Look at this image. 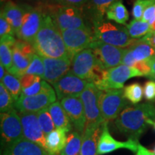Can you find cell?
Instances as JSON below:
<instances>
[{
  "label": "cell",
  "instance_id": "obj_30",
  "mask_svg": "<svg viewBox=\"0 0 155 155\" xmlns=\"http://www.w3.org/2000/svg\"><path fill=\"white\" fill-rule=\"evenodd\" d=\"M127 29L129 35L133 39H138L145 36L152 30L150 25L148 22H143L134 19L129 24L127 25Z\"/></svg>",
  "mask_w": 155,
  "mask_h": 155
},
{
  "label": "cell",
  "instance_id": "obj_10",
  "mask_svg": "<svg viewBox=\"0 0 155 155\" xmlns=\"http://www.w3.org/2000/svg\"><path fill=\"white\" fill-rule=\"evenodd\" d=\"M61 34L72 58L79 52L88 49L92 42L96 40L93 28L68 29L61 32Z\"/></svg>",
  "mask_w": 155,
  "mask_h": 155
},
{
  "label": "cell",
  "instance_id": "obj_36",
  "mask_svg": "<svg viewBox=\"0 0 155 155\" xmlns=\"http://www.w3.org/2000/svg\"><path fill=\"white\" fill-rule=\"evenodd\" d=\"M154 5H155V0H136L132 9L134 18L137 20H140L142 18L144 12L149 7Z\"/></svg>",
  "mask_w": 155,
  "mask_h": 155
},
{
  "label": "cell",
  "instance_id": "obj_47",
  "mask_svg": "<svg viewBox=\"0 0 155 155\" xmlns=\"http://www.w3.org/2000/svg\"><path fill=\"white\" fill-rule=\"evenodd\" d=\"M6 73H5V68L2 64H0V79L1 81L4 78V77L5 76Z\"/></svg>",
  "mask_w": 155,
  "mask_h": 155
},
{
  "label": "cell",
  "instance_id": "obj_3",
  "mask_svg": "<svg viewBox=\"0 0 155 155\" xmlns=\"http://www.w3.org/2000/svg\"><path fill=\"white\" fill-rule=\"evenodd\" d=\"M93 30L96 40L118 48L130 47L137 41V39L131 38L127 28L105 19L94 23Z\"/></svg>",
  "mask_w": 155,
  "mask_h": 155
},
{
  "label": "cell",
  "instance_id": "obj_35",
  "mask_svg": "<svg viewBox=\"0 0 155 155\" xmlns=\"http://www.w3.org/2000/svg\"><path fill=\"white\" fill-rule=\"evenodd\" d=\"M26 73L38 75L42 79H43L45 74V65L42 57L38 54H35L30 62Z\"/></svg>",
  "mask_w": 155,
  "mask_h": 155
},
{
  "label": "cell",
  "instance_id": "obj_38",
  "mask_svg": "<svg viewBox=\"0 0 155 155\" xmlns=\"http://www.w3.org/2000/svg\"><path fill=\"white\" fill-rule=\"evenodd\" d=\"M144 96L146 100L149 101L155 100V81H149L145 83Z\"/></svg>",
  "mask_w": 155,
  "mask_h": 155
},
{
  "label": "cell",
  "instance_id": "obj_42",
  "mask_svg": "<svg viewBox=\"0 0 155 155\" xmlns=\"http://www.w3.org/2000/svg\"><path fill=\"white\" fill-rule=\"evenodd\" d=\"M139 40L145 43H147L150 45L155 48V31L152 30L151 32L143 37L142 38L139 39Z\"/></svg>",
  "mask_w": 155,
  "mask_h": 155
},
{
  "label": "cell",
  "instance_id": "obj_50",
  "mask_svg": "<svg viewBox=\"0 0 155 155\" xmlns=\"http://www.w3.org/2000/svg\"><path fill=\"white\" fill-rule=\"evenodd\" d=\"M153 127H154V130H155V123L154 124V125H153Z\"/></svg>",
  "mask_w": 155,
  "mask_h": 155
},
{
  "label": "cell",
  "instance_id": "obj_9",
  "mask_svg": "<svg viewBox=\"0 0 155 155\" xmlns=\"http://www.w3.org/2000/svg\"><path fill=\"white\" fill-rule=\"evenodd\" d=\"M1 144L3 148L19 139L24 138L22 121L15 108L0 114Z\"/></svg>",
  "mask_w": 155,
  "mask_h": 155
},
{
  "label": "cell",
  "instance_id": "obj_4",
  "mask_svg": "<svg viewBox=\"0 0 155 155\" xmlns=\"http://www.w3.org/2000/svg\"><path fill=\"white\" fill-rule=\"evenodd\" d=\"M104 71L93 50L88 48L73 56L70 71L76 76L96 84L101 78Z\"/></svg>",
  "mask_w": 155,
  "mask_h": 155
},
{
  "label": "cell",
  "instance_id": "obj_49",
  "mask_svg": "<svg viewBox=\"0 0 155 155\" xmlns=\"http://www.w3.org/2000/svg\"><path fill=\"white\" fill-rule=\"evenodd\" d=\"M153 152H154V154L155 155V147H154V151H153Z\"/></svg>",
  "mask_w": 155,
  "mask_h": 155
},
{
  "label": "cell",
  "instance_id": "obj_48",
  "mask_svg": "<svg viewBox=\"0 0 155 155\" xmlns=\"http://www.w3.org/2000/svg\"><path fill=\"white\" fill-rule=\"evenodd\" d=\"M6 1H7V0H1V3H3V2H5Z\"/></svg>",
  "mask_w": 155,
  "mask_h": 155
},
{
  "label": "cell",
  "instance_id": "obj_41",
  "mask_svg": "<svg viewBox=\"0 0 155 155\" xmlns=\"http://www.w3.org/2000/svg\"><path fill=\"white\" fill-rule=\"evenodd\" d=\"M155 16V5L150 6L144 12L141 21L145 22H149L153 17Z\"/></svg>",
  "mask_w": 155,
  "mask_h": 155
},
{
  "label": "cell",
  "instance_id": "obj_12",
  "mask_svg": "<svg viewBox=\"0 0 155 155\" xmlns=\"http://www.w3.org/2000/svg\"><path fill=\"white\" fill-rule=\"evenodd\" d=\"M56 101V94L53 88L32 96H21L15 101V108L18 113H37Z\"/></svg>",
  "mask_w": 155,
  "mask_h": 155
},
{
  "label": "cell",
  "instance_id": "obj_8",
  "mask_svg": "<svg viewBox=\"0 0 155 155\" xmlns=\"http://www.w3.org/2000/svg\"><path fill=\"white\" fill-rule=\"evenodd\" d=\"M99 104L103 119L105 122H108L116 119L129 103L124 96V90L111 89L101 91Z\"/></svg>",
  "mask_w": 155,
  "mask_h": 155
},
{
  "label": "cell",
  "instance_id": "obj_11",
  "mask_svg": "<svg viewBox=\"0 0 155 155\" xmlns=\"http://www.w3.org/2000/svg\"><path fill=\"white\" fill-rule=\"evenodd\" d=\"M25 14L22 25L16 36L19 40L32 44L35 38L41 28L44 14L40 9H35L29 5H23Z\"/></svg>",
  "mask_w": 155,
  "mask_h": 155
},
{
  "label": "cell",
  "instance_id": "obj_19",
  "mask_svg": "<svg viewBox=\"0 0 155 155\" xmlns=\"http://www.w3.org/2000/svg\"><path fill=\"white\" fill-rule=\"evenodd\" d=\"M2 155H49L38 144L22 138L4 148Z\"/></svg>",
  "mask_w": 155,
  "mask_h": 155
},
{
  "label": "cell",
  "instance_id": "obj_24",
  "mask_svg": "<svg viewBox=\"0 0 155 155\" xmlns=\"http://www.w3.org/2000/svg\"><path fill=\"white\" fill-rule=\"evenodd\" d=\"M50 114L53 120L55 128H61L69 132L73 129L71 121L59 101H55L49 107Z\"/></svg>",
  "mask_w": 155,
  "mask_h": 155
},
{
  "label": "cell",
  "instance_id": "obj_1",
  "mask_svg": "<svg viewBox=\"0 0 155 155\" xmlns=\"http://www.w3.org/2000/svg\"><path fill=\"white\" fill-rule=\"evenodd\" d=\"M155 123V106L151 103L126 107L115 119L120 133L131 139H139L147 129Z\"/></svg>",
  "mask_w": 155,
  "mask_h": 155
},
{
  "label": "cell",
  "instance_id": "obj_46",
  "mask_svg": "<svg viewBox=\"0 0 155 155\" xmlns=\"http://www.w3.org/2000/svg\"><path fill=\"white\" fill-rule=\"evenodd\" d=\"M49 3L53 4V5H58V6H63L65 5V2H64L63 0H46Z\"/></svg>",
  "mask_w": 155,
  "mask_h": 155
},
{
  "label": "cell",
  "instance_id": "obj_28",
  "mask_svg": "<svg viewBox=\"0 0 155 155\" xmlns=\"http://www.w3.org/2000/svg\"><path fill=\"white\" fill-rule=\"evenodd\" d=\"M82 146V137L75 131L68 135L67 142L61 155H80Z\"/></svg>",
  "mask_w": 155,
  "mask_h": 155
},
{
  "label": "cell",
  "instance_id": "obj_25",
  "mask_svg": "<svg viewBox=\"0 0 155 155\" xmlns=\"http://www.w3.org/2000/svg\"><path fill=\"white\" fill-rule=\"evenodd\" d=\"M12 57H13V66L10 70L9 73L20 78L22 75L26 73L30 62L32 58H31L19 50L14 45L12 48Z\"/></svg>",
  "mask_w": 155,
  "mask_h": 155
},
{
  "label": "cell",
  "instance_id": "obj_7",
  "mask_svg": "<svg viewBox=\"0 0 155 155\" xmlns=\"http://www.w3.org/2000/svg\"><path fill=\"white\" fill-rule=\"evenodd\" d=\"M101 91L93 83H88L81 94L86 115V128H96L101 127L104 121L101 112L99 98ZM85 128V129H86Z\"/></svg>",
  "mask_w": 155,
  "mask_h": 155
},
{
  "label": "cell",
  "instance_id": "obj_22",
  "mask_svg": "<svg viewBox=\"0 0 155 155\" xmlns=\"http://www.w3.org/2000/svg\"><path fill=\"white\" fill-rule=\"evenodd\" d=\"M102 126L96 128H86L84 129L82 134V146L80 155H97V147L102 132Z\"/></svg>",
  "mask_w": 155,
  "mask_h": 155
},
{
  "label": "cell",
  "instance_id": "obj_15",
  "mask_svg": "<svg viewBox=\"0 0 155 155\" xmlns=\"http://www.w3.org/2000/svg\"><path fill=\"white\" fill-rule=\"evenodd\" d=\"M88 83L69 71L53 86L58 99L62 100L68 97H80Z\"/></svg>",
  "mask_w": 155,
  "mask_h": 155
},
{
  "label": "cell",
  "instance_id": "obj_31",
  "mask_svg": "<svg viewBox=\"0 0 155 155\" xmlns=\"http://www.w3.org/2000/svg\"><path fill=\"white\" fill-rule=\"evenodd\" d=\"M144 89L138 83H134L124 88V96L132 104L137 105L142 100Z\"/></svg>",
  "mask_w": 155,
  "mask_h": 155
},
{
  "label": "cell",
  "instance_id": "obj_27",
  "mask_svg": "<svg viewBox=\"0 0 155 155\" xmlns=\"http://www.w3.org/2000/svg\"><path fill=\"white\" fill-rule=\"evenodd\" d=\"M133 57L137 61H144L155 55V48L145 42L137 40L134 44L129 47Z\"/></svg>",
  "mask_w": 155,
  "mask_h": 155
},
{
  "label": "cell",
  "instance_id": "obj_6",
  "mask_svg": "<svg viewBox=\"0 0 155 155\" xmlns=\"http://www.w3.org/2000/svg\"><path fill=\"white\" fill-rule=\"evenodd\" d=\"M144 76L138 69L125 65L106 69L103 71L101 80L94 84L101 91L121 89L125 82L133 77Z\"/></svg>",
  "mask_w": 155,
  "mask_h": 155
},
{
  "label": "cell",
  "instance_id": "obj_45",
  "mask_svg": "<svg viewBox=\"0 0 155 155\" xmlns=\"http://www.w3.org/2000/svg\"><path fill=\"white\" fill-rule=\"evenodd\" d=\"M136 155H154V154L152 151L147 150L146 147L139 144L138 150H137Z\"/></svg>",
  "mask_w": 155,
  "mask_h": 155
},
{
  "label": "cell",
  "instance_id": "obj_40",
  "mask_svg": "<svg viewBox=\"0 0 155 155\" xmlns=\"http://www.w3.org/2000/svg\"><path fill=\"white\" fill-rule=\"evenodd\" d=\"M137 61L134 58L132 53H131V50L130 48H127L125 50V53L124 54L123 58L121 60V64L122 65H125L127 66L134 68L136 63H137Z\"/></svg>",
  "mask_w": 155,
  "mask_h": 155
},
{
  "label": "cell",
  "instance_id": "obj_34",
  "mask_svg": "<svg viewBox=\"0 0 155 155\" xmlns=\"http://www.w3.org/2000/svg\"><path fill=\"white\" fill-rule=\"evenodd\" d=\"M0 58L2 65L9 72L13 66L12 47L5 43L0 44Z\"/></svg>",
  "mask_w": 155,
  "mask_h": 155
},
{
  "label": "cell",
  "instance_id": "obj_5",
  "mask_svg": "<svg viewBox=\"0 0 155 155\" xmlns=\"http://www.w3.org/2000/svg\"><path fill=\"white\" fill-rule=\"evenodd\" d=\"M50 16L61 32L68 29L93 28L81 7L71 5L58 6Z\"/></svg>",
  "mask_w": 155,
  "mask_h": 155
},
{
  "label": "cell",
  "instance_id": "obj_44",
  "mask_svg": "<svg viewBox=\"0 0 155 155\" xmlns=\"http://www.w3.org/2000/svg\"><path fill=\"white\" fill-rule=\"evenodd\" d=\"M65 5L75 6L78 7H83L88 2V0H63Z\"/></svg>",
  "mask_w": 155,
  "mask_h": 155
},
{
  "label": "cell",
  "instance_id": "obj_37",
  "mask_svg": "<svg viewBox=\"0 0 155 155\" xmlns=\"http://www.w3.org/2000/svg\"><path fill=\"white\" fill-rule=\"evenodd\" d=\"M15 35V32L12 25L1 15L0 16V37L2 38L7 35L14 36Z\"/></svg>",
  "mask_w": 155,
  "mask_h": 155
},
{
  "label": "cell",
  "instance_id": "obj_26",
  "mask_svg": "<svg viewBox=\"0 0 155 155\" xmlns=\"http://www.w3.org/2000/svg\"><path fill=\"white\" fill-rule=\"evenodd\" d=\"M106 17L108 20H114L119 24L126 25L129 18V14L121 0H119L110 6L106 12Z\"/></svg>",
  "mask_w": 155,
  "mask_h": 155
},
{
  "label": "cell",
  "instance_id": "obj_16",
  "mask_svg": "<svg viewBox=\"0 0 155 155\" xmlns=\"http://www.w3.org/2000/svg\"><path fill=\"white\" fill-rule=\"evenodd\" d=\"M22 121L23 137L25 139L38 144L47 152L46 136L39 124L36 113H19Z\"/></svg>",
  "mask_w": 155,
  "mask_h": 155
},
{
  "label": "cell",
  "instance_id": "obj_29",
  "mask_svg": "<svg viewBox=\"0 0 155 155\" xmlns=\"http://www.w3.org/2000/svg\"><path fill=\"white\" fill-rule=\"evenodd\" d=\"M1 82L12 96L15 101H17L22 95V85L18 78L12 75L11 73H7Z\"/></svg>",
  "mask_w": 155,
  "mask_h": 155
},
{
  "label": "cell",
  "instance_id": "obj_32",
  "mask_svg": "<svg viewBox=\"0 0 155 155\" xmlns=\"http://www.w3.org/2000/svg\"><path fill=\"white\" fill-rule=\"evenodd\" d=\"M38 119L40 127L45 135L47 136L51 131L55 129V124L53 120L50 115L48 108H44L39 112H38Z\"/></svg>",
  "mask_w": 155,
  "mask_h": 155
},
{
  "label": "cell",
  "instance_id": "obj_14",
  "mask_svg": "<svg viewBox=\"0 0 155 155\" xmlns=\"http://www.w3.org/2000/svg\"><path fill=\"white\" fill-rule=\"evenodd\" d=\"M108 122H104L102 132L97 147V155H104L120 149H126L132 152H137L139 148V139H128L125 141H117L112 137L108 127Z\"/></svg>",
  "mask_w": 155,
  "mask_h": 155
},
{
  "label": "cell",
  "instance_id": "obj_20",
  "mask_svg": "<svg viewBox=\"0 0 155 155\" xmlns=\"http://www.w3.org/2000/svg\"><path fill=\"white\" fill-rule=\"evenodd\" d=\"M119 0H88L81 8L92 25L94 23L104 19L110 6Z\"/></svg>",
  "mask_w": 155,
  "mask_h": 155
},
{
  "label": "cell",
  "instance_id": "obj_23",
  "mask_svg": "<svg viewBox=\"0 0 155 155\" xmlns=\"http://www.w3.org/2000/svg\"><path fill=\"white\" fill-rule=\"evenodd\" d=\"M66 131L56 128L46 136V147L49 155H61L67 142Z\"/></svg>",
  "mask_w": 155,
  "mask_h": 155
},
{
  "label": "cell",
  "instance_id": "obj_2",
  "mask_svg": "<svg viewBox=\"0 0 155 155\" xmlns=\"http://www.w3.org/2000/svg\"><path fill=\"white\" fill-rule=\"evenodd\" d=\"M32 45L41 57L73 59L65 46L61 30L49 15H44L43 21Z\"/></svg>",
  "mask_w": 155,
  "mask_h": 155
},
{
  "label": "cell",
  "instance_id": "obj_39",
  "mask_svg": "<svg viewBox=\"0 0 155 155\" xmlns=\"http://www.w3.org/2000/svg\"><path fill=\"white\" fill-rule=\"evenodd\" d=\"M42 79L41 78L38 76L35 75H32V74H27L25 73L24 75H22V77L19 78L20 81L21 85H22V88H27L30 87L32 85H33L36 81Z\"/></svg>",
  "mask_w": 155,
  "mask_h": 155
},
{
  "label": "cell",
  "instance_id": "obj_18",
  "mask_svg": "<svg viewBox=\"0 0 155 155\" xmlns=\"http://www.w3.org/2000/svg\"><path fill=\"white\" fill-rule=\"evenodd\" d=\"M45 65L44 81L54 84L71 71L72 60L69 58L42 57Z\"/></svg>",
  "mask_w": 155,
  "mask_h": 155
},
{
  "label": "cell",
  "instance_id": "obj_13",
  "mask_svg": "<svg viewBox=\"0 0 155 155\" xmlns=\"http://www.w3.org/2000/svg\"><path fill=\"white\" fill-rule=\"evenodd\" d=\"M89 48L93 50L97 61L104 70L121 65L126 50L124 48L111 45L99 40L92 42Z\"/></svg>",
  "mask_w": 155,
  "mask_h": 155
},
{
  "label": "cell",
  "instance_id": "obj_17",
  "mask_svg": "<svg viewBox=\"0 0 155 155\" xmlns=\"http://www.w3.org/2000/svg\"><path fill=\"white\" fill-rule=\"evenodd\" d=\"M61 104L71 120L75 131L83 134L86 119L84 107L80 97H68L61 100Z\"/></svg>",
  "mask_w": 155,
  "mask_h": 155
},
{
  "label": "cell",
  "instance_id": "obj_33",
  "mask_svg": "<svg viewBox=\"0 0 155 155\" xmlns=\"http://www.w3.org/2000/svg\"><path fill=\"white\" fill-rule=\"evenodd\" d=\"M15 101L4 84L0 83V111L1 113L8 112L14 109Z\"/></svg>",
  "mask_w": 155,
  "mask_h": 155
},
{
  "label": "cell",
  "instance_id": "obj_21",
  "mask_svg": "<svg viewBox=\"0 0 155 155\" xmlns=\"http://www.w3.org/2000/svg\"><path fill=\"white\" fill-rule=\"evenodd\" d=\"M25 9L23 5H19L9 1L7 2L1 11V15L12 25L15 35L22 25Z\"/></svg>",
  "mask_w": 155,
  "mask_h": 155
},
{
  "label": "cell",
  "instance_id": "obj_43",
  "mask_svg": "<svg viewBox=\"0 0 155 155\" xmlns=\"http://www.w3.org/2000/svg\"><path fill=\"white\" fill-rule=\"evenodd\" d=\"M149 65H150L151 68L150 74L148 75L149 78L151 79L152 81H155V55L151 57L150 59L147 60Z\"/></svg>",
  "mask_w": 155,
  "mask_h": 155
}]
</instances>
